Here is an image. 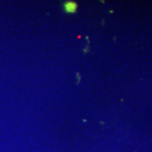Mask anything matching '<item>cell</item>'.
I'll return each instance as SVG.
<instances>
[{
    "label": "cell",
    "instance_id": "1",
    "mask_svg": "<svg viewBox=\"0 0 152 152\" xmlns=\"http://www.w3.org/2000/svg\"><path fill=\"white\" fill-rule=\"evenodd\" d=\"M64 8L66 12L69 13V14H72L74 13L77 9V4L75 2H72V1H68V2H66L64 4Z\"/></svg>",
    "mask_w": 152,
    "mask_h": 152
}]
</instances>
